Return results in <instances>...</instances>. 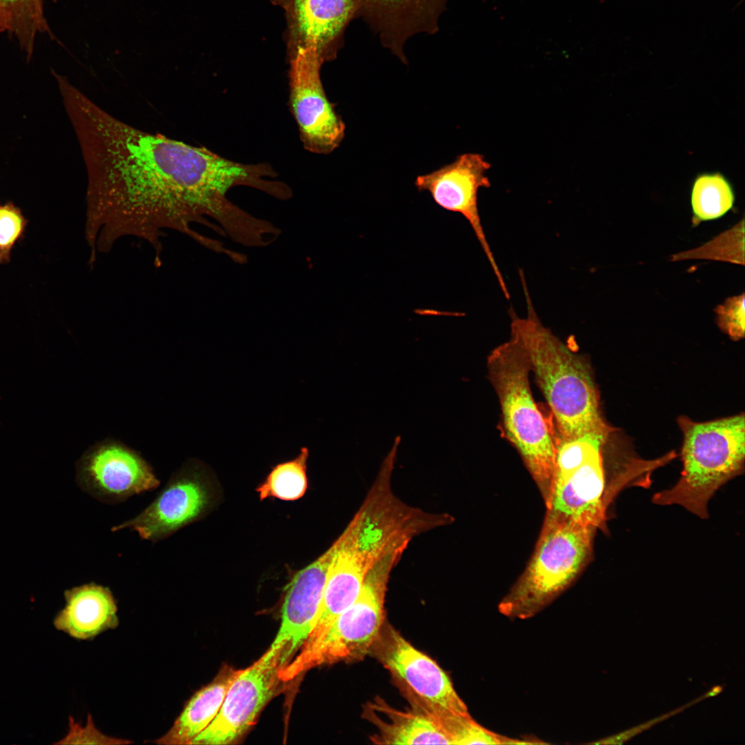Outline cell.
Here are the masks:
<instances>
[{
    "label": "cell",
    "mask_w": 745,
    "mask_h": 745,
    "mask_svg": "<svg viewBox=\"0 0 745 745\" xmlns=\"http://www.w3.org/2000/svg\"><path fill=\"white\" fill-rule=\"evenodd\" d=\"M86 164L85 234L90 260L123 237L155 250L166 230L203 245L196 224L228 235L245 225L247 212L232 203V188H258L263 171L196 147L137 129L113 117L72 84L61 90Z\"/></svg>",
    "instance_id": "6da1fadb"
},
{
    "label": "cell",
    "mask_w": 745,
    "mask_h": 745,
    "mask_svg": "<svg viewBox=\"0 0 745 745\" xmlns=\"http://www.w3.org/2000/svg\"><path fill=\"white\" fill-rule=\"evenodd\" d=\"M520 276L527 315L520 317L510 310V337L524 350L530 370L552 411L556 437L570 440L609 428L602 415L599 391L589 364L542 324L524 277Z\"/></svg>",
    "instance_id": "7a4b0ae2"
},
{
    "label": "cell",
    "mask_w": 745,
    "mask_h": 745,
    "mask_svg": "<svg viewBox=\"0 0 745 745\" xmlns=\"http://www.w3.org/2000/svg\"><path fill=\"white\" fill-rule=\"evenodd\" d=\"M683 434L682 470L677 482L651 498L659 506H679L700 519L717 490L741 475L745 463L744 414L697 422L678 419Z\"/></svg>",
    "instance_id": "3957f363"
},
{
    "label": "cell",
    "mask_w": 745,
    "mask_h": 745,
    "mask_svg": "<svg viewBox=\"0 0 745 745\" xmlns=\"http://www.w3.org/2000/svg\"><path fill=\"white\" fill-rule=\"evenodd\" d=\"M487 367L501 406L503 435L519 452L546 501L555 468V430L534 401L526 355L510 337L492 350Z\"/></svg>",
    "instance_id": "277c9868"
},
{
    "label": "cell",
    "mask_w": 745,
    "mask_h": 745,
    "mask_svg": "<svg viewBox=\"0 0 745 745\" xmlns=\"http://www.w3.org/2000/svg\"><path fill=\"white\" fill-rule=\"evenodd\" d=\"M597 531L593 526L545 518L531 559L501 602L500 612L526 619L553 602L590 562Z\"/></svg>",
    "instance_id": "5b68a950"
},
{
    "label": "cell",
    "mask_w": 745,
    "mask_h": 745,
    "mask_svg": "<svg viewBox=\"0 0 745 745\" xmlns=\"http://www.w3.org/2000/svg\"><path fill=\"white\" fill-rule=\"evenodd\" d=\"M401 555L392 554L370 570L355 601L336 617L321 638L302 645L298 655L280 668L283 682L315 667L359 660L372 650L384 624L388 578Z\"/></svg>",
    "instance_id": "8992f818"
},
{
    "label": "cell",
    "mask_w": 745,
    "mask_h": 745,
    "mask_svg": "<svg viewBox=\"0 0 745 745\" xmlns=\"http://www.w3.org/2000/svg\"><path fill=\"white\" fill-rule=\"evenodd\" d=\"M372 650L413 707L439 723L454 715L469 714L444 670L395 630L381 633Z\"/></svg>",
    "instance_id": "52a82bcc"
},
{
    "label": "cell",
    "mask_w": 745,
    "mask_h": 745,
    "mask_svg": "<svg viewBox=\"0 0 745 745\" xmlns=\"http://www.w3.org/2000/svg\"><path fill=\"white\" fill-rule=\"evenodd\" d=\"M292 655L286 642L272 644L251 666L239 670L218 714L190 744H228L244 735L283 683L279 670Z\"/></svg>",
    "instance_id": "ba28073f"
},
{
    "label": "cell",
    "mask_w": 745,
    "mask_h": 745,
    "mask_svg": "<svg viewBox=\"0 0 745 745\" xmlns=\"http://www.w3.org/2000/svg\"><path fill=\"white\" fill-rule=\"evenodd\" d=\"M324 61L315 49L297 47L290 61V103L304 148L327 155L344 139L346 126L324 91Z\"/></svg>",
    "instance_id": "9c48e42d"
},
{
    "label": "cell",
    "mask_w": 745,
    "mask_h": 745,
    "mask_svg": "<svg viewBox=\"0 0 745 745\" xmlns=\"http://www.w3.org/2000/svg\"><path fill=\"white\" fill-rule=\"evenodd\" d=\"M491 167L484 155L468 152L431 172L418 176L415 186L428 192L441 208L462 215L472 228L506 299L510 294L493 256L481 223L478 209V192L490 188L487 172Z\"/></svg>",
    "instance_id": "30bf717a"
},
{
    "label": "cell",
    "mask_w": 745,
    "mask_h": 745,
    "mask_svg": "<svg viewBox=\"0 0 745 745\" xmlns=\"http://www.w3.org/2000/svg\"><path fill=\"white\" fill-rule=\"evenodd\" d=\"M79 486L106 504H117L151 491L159 480L139 453L119 441L106 440L91 446L77 467Z\"/></svg>",
    "instance_id": "8fae6325"
},
{
    "label": "cell",
    "mask_w": 745,
    "mask_h": 745,
    "mask_svg": "<svg viewBox=\"0 0 745 745\" xmlns=\"http://www.w3.org/2000/svg\"><path fill=\"white\" fill-rule=\"evenodd\" d=\"M210 493L200 468L187 463L170 476L156 498L141 513L111 528L128 529L153 543L171 536L206 510Z\"/></svg>",
    "instance_id": "7c38bea8"
},
{
    "label": "cell",
    "mask_w": 745,
    "mask_h": 745,
    "mask_svg": "<svg viewBox=\"0 0 745 745\" xmlns=\"http://www.w3.org/2000/svg\"><path fill=\"white\" fill-rule=\"evenodd\" d=\"M448 0H361L362 17L381 44L403 63L406 41L419 33L434 34Z\"/></svg>",
    "instance_id": "4fadbf2b"
},
{
    "label": "cell",
    "mask_w": 745,
    "mask_h": 745,
    "mask_svg": "<svg viewBox=\"0 0 745 745\" xmlns=\"http://www.w3.org/2000/svg\"><path fill=\"white\" fill-rule=\"evenodd\" d=\"M333 553L332 545L294 575L284 597L281 626L272 644L286 642L293 655L305 642L317 619Z\"/></svg>",
    "instance_id": "5bb4252c"
},
{
    "label": "cell",
    "mask_w": 745,
    "mask_h": 745,
    "mask_svg": "<svg viewBox=\"0 0 745 745\" xmlns=\"http://www.w3.org/2000/svg\"><path fill=\"white\" fill-rule=\"evenodd\" d=\"M361 0H292V29L297 47L317 50L324 60L333 56L331 47L357 15Z\"/></svg>",
    "instance_id": "9a60e30c"
},
{
    "label": "cell",
    "mask_w": 745,
    "mask_h": 745,
    "mask_svg": "<svg viewBox=\"0 0 745 745\" xmlns=\"http://www.w3.org/2000/svg\"><path fill=\"white\" fill-rule=\"evenodd\" d=\"M55 628L79 640L92 639L119 624L115 599L106 586L89 583L66 590Z\"/></svg>",
    "instance_id": "2e32d148"
},
{
    "label": "cell",
    "mask_w": 745,
    "mask_h": 745,
    "mask_svg": "<svg viewBox=\"0 0 745 745\" xmlns=\"http://www.w3.org/2000/svg\"><path fill=\"white\" fill-rule=\"evenodd\" d=\"M367 706L365 717L377 728L371 740L379 744H451L441 724L432 716L417 708L401 711L379 699Z\"/></svg>",
    "instance_id": "e0dca14e"
},
{
    "label": "cell",
    "mask_w": 745,
    "mask_h": 745,
    "mask_svg": "<svg viewBox=\"0 0 745 745\" xmlns=\"http://www.w3.org/2000/svg\"><path fill=\"white\" fill-rule=\"evenodd\" d=\"M238 670L226 668L212 682L197 691L186 702L170 729L153 742L162 745L190 744L218 714Z\"/></svg>",
    "instance_id": "ac0fdd59"
},
{
    "label": "cell",
    "mask_w": 745,
    "mask_h": 745,
    "mask_svg": "<svg viewBox=\"0 0 745 745\" xmlns=\"http://www.w3.org/2000/svg\"><path fill=\"white\" fill-rule=\"evenodd\" d=\"M7 32L18 41L27 58L32 55L39 33L49 32L43 11V0H0Z\"/></svg>",
    "instance_id": "d6986e66"
},
{
    "label": "cell",
    "mask_w": 745,
    "mask_h": 745,
    "mask_svg": "<svg viewBox=\"0 0 745 745\" xmlns=\"http://www.w3.org/2000/svg\"><path fill=\"white\" fill-rule=\"evenodd\" d=\"M308 448L302 447L295 457L275 465L256 488L259 499L275 497L294 501L303 497L308 487Z\"/></svg>",
    "instance_id": "ffe728a7"
},
{
    "label": "cell",
    "mask_w": 745,
    "mask_h": 745,
    "mask_svg": "<svg viewBox=\"0 0 745 745\" xmlns=\"http://www.w3.org/2000/svg\"><path fill=\"white\" fill-rule=\"evenodd\" d=\"M734 201L733 188L720 173H704L695 179L691 192L695 221H708L723 216L733 207Z\"/></svg>",
    "instance_id": "44dd1931"
},
{
    "label": "cell",
    "mask_w": 745,
    "mask_h": 745,
    "mask_svg": "<svg viewBox=\"0 0 745 745\" xmlns=\"http://www.w3.org/2000/svg\"><path fill=\"white\" fill-rule=\"evenodd\" d=\"M440 724L451 744H513L523 741L496 734L475 722L470 715H454Z\"/></svg>",
    "instance_id": "7402d4cb"
},
{
    "label": "cell",
    "mask_w": 745,
    "mask_h": 745,
    "mask_svg": "<svg viewBox=\"0 0 745 745\" xmlns=\"http://www.w3.org/2000/svg\"><path fill=\"white\" fill-rule=\"evenodd\" d=\"M28 220L20 208L9 202L0 206V264H7L12 250L26 232Z\"/></svg>",
    "instance_id": "603a6c76"
},
{
    "label": "cell",
    "mask_w": 745,
    "mask_h": 745,
    "mask_svg": "<svg viewBox=\"0 0 745 745\" xmlns=\"http://www.w3.org/2000/svg\"><path fill=\"white\" fill-rule=\"evenodd\" d=\"M718 326L735 341L744 337V295L727 299L715 308Z\"/></svg>",
    "instance_id": "cb8c5ba5"
},
{
    "label": "cell",
    "mask_w": 745,
    "mask_h": 745,
    "mask_svg": "<svg viewBox=\"0 0 745 745\" xmlns=\"http://www.w3.org/2000/svg\"><path fill=\"white\" fill-rule=\"evenodd\" d=\"M132 741L110 737L101 733L95 725L92 715L88 714L85 726L69 717V731L61 740L56 744H129Z\"/></svg>",
    "instance_id": "d4e9b609"
},
{
    "label": "cell",
    "mask_w": 745,
    "mask_h": 745,
    "mask_svg": "<svg viewBox=\"0 0 745 745\" xmlns=\"http://www.w3.org/2000/svg\"><path fill=\"white\" fill-rule=\"evenodd\" d=\"M686 708V706L684 705V706H680L679 708H675V709H674V710H673V711H671L670 712H668V713H664L663 715H659V716H658L657 717H655V718H653L652 719H650V720H648V721H647V722H646L644 723L638 724V725H637V726H634V727H633L631 728H629L628 730H626V731H623L622 733H617L616 735H613L611 736H609V737L599 739L597 742H591L590 744H608V745H610V744H613V745H615V744H622L625 743L626 742L630 740L631 738L634 737L635 736L637 735L638 734H639V733L649 729L650 728L653 727V726H655V725H656V724H659V723H660V722H663V721H664V720H666V719H668V718H670V717H673L674 715H676L682 713Z\"/></svg>",
    "instance_id": "484cf974"
},
{
    "label": "cell",
    "mask_w": 745,
    "mask_h": 745,
    "mask_svg": "<svg viewBox=\"0 0 745 745\" xmlns=\"http://www.w3.org/2000/svg\"><path fill=\"white\" fill-rule=\"evenodd\" d=\"M723 690H724V687L722 686H721V685L714 686L710 689V691H708V692L705 693L704 694L702 695L701 696L697 697L696 699L691 701L690 702L687 703L686 704H685V706L686 707V708H688V707H691L693 705H694V704H697V703H698L699 702H702V701L707 699V698L718 695L719 694H720L723 691Z\"/></svg>",
    "instance_id": "4316f807"
},
{
    "label": "cell",
    "mask_w": 745,
    "mask_h": 745,
    "mask_svg": "<svg viewBox=\"0 0 745 745\" xmlns=\"http://www.w3.org/2000/svg\"><path fill=\"white\" fill-rule=\"evenodd\" d=\"M6 30H7L6 25L5 21H4V19H3L2 14L0 12V33L6 32Z\"/></svg>",
    "instance_id": "83f0119b"
}]
</instances>
